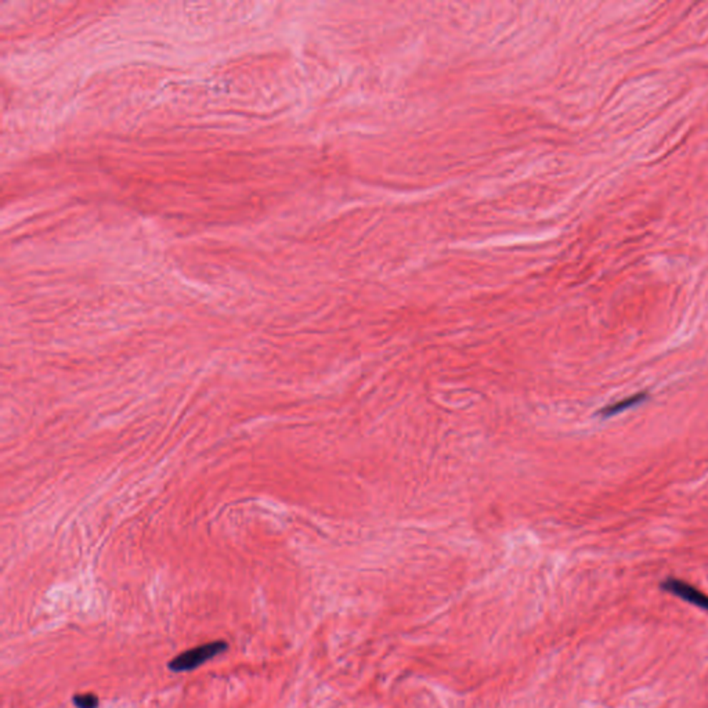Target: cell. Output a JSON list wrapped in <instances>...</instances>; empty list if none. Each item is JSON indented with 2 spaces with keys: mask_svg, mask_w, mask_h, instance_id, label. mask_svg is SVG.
Returning a JSON list of instances; mask_svg holds the SVG:
<instances>
[{
  "mask_svg": "<svg viewBox=\"0 0 708 708\" xmlns=\"http://www.w3.org/2000/svg\"><path fill=\"white\" fill-rule=\"evenodd\" d=\"M227 650H228L227 642L215 641L205 643L190 650H186L181 654L176 656L173 660L169 662L168 668L172 672H187V671L190 672L201 667L202 664L215 659L216 656L226 653Z\"/></svg>",
  "mask_w": 708,
  "mask_h": 708,
  "instance_id": "1",
  "label": "cell"
},
{
  "mask_svg": "<svg viewBox=\"0 0 708 708\" xmlns=\"http://www.w3.org/2000/svg\"><path fill=\"white\" fill-rule=\"evenodd\" d=\"M660 587L665 592H668L674 597H678L687 603L708 612L707 595L703 594L696 587H693L692 584L682 581V580H678V578H674V577H668L660 584Z\"/></svg>",
  "mask_w": 708,
  "mask_h": 708,
  "instance_id": "2",
  "label": "cell"
},
{
  "mask_svg": "<svg viewBox=\"0 0 708 708\" xmlns=\"http://www.w3.org/2000/svg\"><path fill=\"white\" fill-rule=\"evenodd\" d=\"M646 400H649V393L647 392H638L629 398H624V400H620V401H616L613 404H609L606 407H603L602 410L597 411V415L599 417H603V418H609V417H615V415H619L621 413L629 410V408H634V407H638L643 404Z\"/></svg>",
  "mask_w": 708,
  "mask_h": 708,
  "instance_id": "3",
  "label": "cell"
},
{
  "mask_svg": "<svg viewBox=\"0 0 708 708\" xmlns=\"http://www.w3.org/2000/svg\"><path fill=\"white\" fill-rule=\"evenodd\" d=\"M98 697L93 693H85V694H75L74 696V704L76 708H97L98 707Z\"/></svg>",
  "mask_w": 708,
  "mask_h": 708,
  "instance_id": "4",
  "label": "cell"
}]
</instances>
